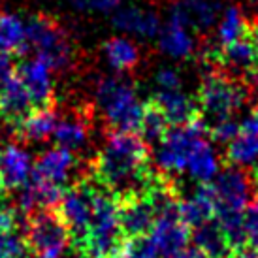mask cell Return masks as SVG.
I'll use <instances>...</instances> for the list:
<instances>
[{
	"instance_id": "1",
	"label": "cell",
	"mask_w": 258,
	"mask_h": 258,
	"mask_svg": "<svg viewBox=\"0 0 258 258\" xmlns=\"http://www.w3.org/2000/svg\"><path fill=\"white\" fill-rule=\"evenodd\" d=\"M94 179L117 200L144 194L157 179L149 145L134 132H109L93 162Z\"/></svg>"
},
{
	"instance_id": "2",
	"label": "cell",
	"mask_w": 258,
	"mask_h": 258,
	"mask_svg": "<svg viewBox=\"0 0 258 258\" xmlns=\"http://www.w3.org/2000/svg\"><path fill=\"white\" fill-rule=\"evenodd\" d=\"M94 108L111 132H140L145 104L140 100L136 85L121 74L98 78L93 91Z\"/></svg>"
},
{
	"instance_id": "3",
	"label": "cell",
	"mask_w": 258,
	"mask_h": 258,
	"mask_svg": "<svg viewBox=\"0 0 258 258\" xmlns=\"http://www.w3.org/2000/svg\"><path fill=\"white\" fill-rule=\"evenodd\" d=\"M126 245L119 221V200L98 185L94 194L93 221L78 252L83 258H119L124 254Z\"/></svg>"
},
{
	"instance_id": "4",
	"label": "cell",
	"mask_w": 258,
	"mask_h": 258,
	"mask_svg": "<svg viewBox=\"0 0 258 258\" xmlns=\"http://www.w3.org/2000/svg\"><path fill=\"white\" fill-rule=\"evenodd\" d=\"M208 126L202 117L194 121L170 126L164 138L155 145L153 160L162 175H181L186 172V166L192 158L194 151L208 140Z\"/></svg>"
},
{
	"instance_id": "5",
	"label": "cell",
	"mask_w": 258,
	"mask_h": 258,
	"mask_svg": "<svg viewBox=\"0 0 258 258\" xmlns=\"http://www.w3.org/2000/svg\"><path fill=\"white\" fill-rule=\"evenodd\" d=\"M198 108L206 126L224 119H236L247 100V89L222 72H208L198 89Z\"/></svg>"
},
{
	"instance_id": "6",
	"label": "cell",
	"mask_w": 258,
	"mask_h": 258,
	"mask_svg": "<svg viewBox=\"0 0 258 258\" xmlns=\"http://www.w3.org/2000/svg\"><path fill=\"white\" fill-rule=\"evenodd\" d=\"M29 47L34 55L43 58L55 72L68 70L74 64L76 49L70 34L60 23L45 14H34L27 19Z\"/></svg>"
},
{
	"instance_id": "7",
	"label": "cell",
	"mask_w": 258,
	"mask_h": 258,
	"mask_svg": "<svg viewBox=\"0 0 258 258\" xmlns=\"http://www.w3.org/2000/svg\"><path fill=\"white\" fill-rule=\"evenodd\" d=\"M209 194L215 206V217L245 215L247 208L256 200V175L236 166H226L209 183Z\"/></svg>"
},
{
	"instance_id": "8",
	"label": "cell",
	"mask_w": 258,
	"mask_h": 258,
	"mask_svg": "<svg viewBox=\"0 0 258 258\" xmlns=\"http://www.w3.org/2000/svg\"><path fill=\"white\" fill-rule=\"evenodd\" d=\"M96 188L98 185L93 183V179L78 181L74 186L66 188L57 206V215L62 219L66 230L70 234L72 245L78 251L85 241L91 221H93Z\"/></svg>"
},
{
	"instance_id": "9",
	"label": "cell",
	"mask_w": 258,
	"mask_h": 258,
	"mask_svg": "<svg viewBox=\"0 0 258 258\" xmlns=\"http://www.w3.org/2000/svg\"><path fill=\"white\" fill-rule=\"evenodd\" d=\"M25 241L34 258H62L72 243L62 219L49 209L30 215Z\"/></svg>"
},
{
	"instance_id": "10",
	"label": "cell",
	"mask_w": 258,
	"mask_h": 258,
	"mask_svg": "<svg viewBox=\"0 0 258 258\" xmlns=\"http://www.w3.org/2000/svg\"><path fill=\"white\" fill-rule=\"evenodd\" d=\"M17 76L29 94L32 108H51L55 96V70L43 58H23L17 64Z\"/></svg>"
},
{
	"instance_id": "11",
	"label": "cell",
	"mask_w": 258,
	"mask_h": 258,
	"mask_svg": "<svg viewBox=\"0 0 258 258\" xmlns=\"http://www.w3.org/2000/svg\"><path fill=\"white\" fill-rule=\"evenodd\" d=\"M224 8L219 0H173L168 8V19L181 23L194 34L215 29Z\"/></svg>"
},
{
	"instance_id": "12",
	"label": "cell",
	"mask_w": 258,
	"mask_h": 258,
	"mask_svg": "<svg viewBox=\"0 0 258 258\" xmlns=\"http://www.w3.org/2000/svg\"><path fill=\"white\" fill-rule=\"evenodd\" d=\"M76 168H78V158L72 151L55 145L43 151L36 158L32 179L58 190H66V185L72 179Z\"/></svg>"
},
{
	"instance_id": "13",
	"label": "cell",
	"mask_w": 258,
	"mask_h": 258,
	"mask_svg": "<svg viewBox=\"0 0 258 258\" xmlns=\"http://www.w3.org/2000/svg\"><path fill=\"white\" fill-rule=\"evenodd\" d=\"M119 221L126 241L149 236L153 224L157 221V211L149 194H134L119 200Z\"/></svg>"
},
{
	"instance_id": "14",
	"label": "cell",
	"mask_w": 258,
	"mask_h": 258,
	"mask_svg": "<svg viewBox=\"0 0 258 258\" xmlns=\"http://www.w3.org/2000/svg\"><path fill=\"white\" fill-rule=\"evenodd\" d=\"M32 155L19 142L0 144V183L6 190H21L32 177Z\"/></svg>"
},
{
	"instance_id": "15",
	"label": "cell",
	"mask_w": 258,
	"mask_h": 258,
	"mask_svg": "<svg viewBox=\"0 0 258 258\" xmlns=\"http://www.w3.org/2000/svg\"><path fill=\"white\" fill-rule=\"evenodd\" d=\"M147 237L157 249L158 256L173 258L177 252L186 249V243L190 239V230L181 221L179 213H166L157 217Z\"/></svg>"
},
{
	"instance_id": "16",
	"label": "cell",
	"mask_w": 258,
	"mask_h": 258,
	"mask_svg": "<svg viewBox=\"0 0 258 258\" xmlns=\"http://www.w3.org/2000/svg\"><path fill=\"white\" fill-rule=\"evenodd\" d=\"M111 23L122 36H136L142 40L157 38L162 29V19L155 10L140 6H122L111 15Z\"/></svg>"
},
{
	"instance_id": "17",
	"label": "cell",
	"mask_w": 258,
	"mask_h": 258,
	"mask_svg": "<svg viewBox=\"0 0 258 258\" xmlns=\"http://www.w3.org/2000/svg\"><path fill=\"white\" fill-rule=\"evenodd\" d=\"M151 102L157 106L170 126H181L186 122L194 121L200 117V108L198 100L192 98L190 94L177 89V91H155Z\"/></svg>"
},
{
	"instance_id": "18",
	"label": "cell",
	"mask_w": 258,
	"mask_h": 258,
	"mask_svg": "<svg viewBox=\"0 0 258 258\" xmlns=\"http://www.w3.org/2000/svg\"><path fill=\"white\" fill-rule=\"evenodd\" d=\"M158 49L166 57L173 60H186L192 58L198 49V40L190 29L183 27L181 23L168 19L162 23V29L158 32Z\"/></svg>"
},
{
	"instance_id": "19",
	"label": "cell",
	"mask_w": 258,
	"mask_h": 258,
	"mask_svg": "<svg viewBox=\"0 0 258 258\" xmlns=\"http://www.w3.org/2000/svg\"><path fill=\"white\" fill-rule=\"evenodd\" d=\"M102 57L115 74L134 72L142 60V49L132 38L111 36L102 43Z\"/></svg>"
},
{
	"instance_id": "20",
	"label": "cell",
	"mask_w": 258,
	"mask_h": 258,
	"mask_svg": "<svg viewBox=\"0 0 258 258\" xmlns=\"http://www.w3.org/2000/svg\"><path fill=\"white\" fill-rule=\"evenodd\" d=\"M57 122L58 115L53 108H34L14 130L27 144H42L53 138Z\"/></svg>"
},
{
	"instance_id": "21",
	"label": "cell",
	"mask_w": 258,
	"mask_h": 258,
	"mask_svg": "<svg viewBox=\"0 0 258 258\" xmlns=\"http://www.w3.org/2000/svg\"><path fill=\"white\" fill-rule=\"evenodd\" d=\"M179 217L190 228H198L215 217V206L208 185H198L190 194L179 198Z\"/></svg>"
},
{
	"instance_id": "22",
	"label": "cell",
	"mask_w": 258,
	"mask_h": 258,
	"mask_svg": "<svg viewBox=\"0 0 258 258\" xmlns=\"http://www.w3.org/2000/svg\"><path fill=\"white\" fill-rule=\"evenodd\" d=\"M53 140H55L57 147L68 149L72 153L85 149L91 142V124L87 121V117H81V115L76 113L58 117Z\"/></svg>"
},
{
	"instance_id": "23",
	"label": "cell",
	"mask_w": 258,
	"mask_h": 258,
	"mask_svg": "<svg viewBox=\"0 0 258 258\" xmlns=\"http://www.w3.org/2000/svg\"><path fill=\"white\" fill-rule=\"evenodd\" d=\"M29 49L27 19L17 14L0 12V55H25Z\"/></svg>"
},
{
	"instance_id": "24",
	"label": "cell",
	"mask_w": 258,
	"mask_h": 258,
	"mask_svg": "<svg viewBox=\"0 0 258 258\" xmlns=\"http://www.w3.org/2000/svg\"><path fill=\"white\" fill-rule=\"evenodd\" d=\"M251 34V25L247 23L243 12L239 6H226L222 10L221 19L215 27V43L217 51L228 47L232 43L243 40Z\"/></svg>"
},
{
	"instance_id": "25",
	"label": "cell",
	"mask_w": 258,
	"mask_h": 258,
	"mask_svg": "<svg viewBox=\"0 0 258 258\" xmlns=\"http://www.w3.org/2000/svg\"><path fill=\"white\" fill-rule=\"evenodd\" d=\"M219 172H221L219 153H217L215 145L209 140H206L198 149L194 151L192 158L186 166L185 175H188L198 185H209L219 175Z\"/></svg>"
},
{
	"instance_id": "26",
	"label": "cell",
	"mask_w": 258,
	"mask_h": 258,
	"mask_svg": "<svg viewBox=\"0 0 258 258\" xmlns=\"http://www.w3.org/2000/svg\"><path fill=\"white\" fill-rule=\"evenodd\" d=\"M194 247L200 249L208 258H230L232 256V245L226 234L222 232L221 224L217 221H209L194 230L192 234Z\"/></svg>"
},
{
	"instance_id": "27",
	"label": "cell",
	"mask_w": 258,
	"mask_h": 258,
	"mask_svg": "<svg viewBox=\"0 0 258 258\" xmlns=\"http://www.w3.org/2000/svg\"><path fill=\"white\" fill-rule=\"evenodd\" d=\"M226 160L230 166L241 168L245 172L256 175L258 172V136L239 132L228 145H226Z\"/></svg>"
},
{
	"instance_id": "28",
	"label": "cell",
	"mask_w": 258,
	"mask_h": 258,
	"mask_svg": "<svg viewBox=\"0 0 258 258\" xmlns=\"http://www.w3.org/2000/svg\"><path fill=\"white\" fill-rule=\"evenodd\" d=\"M170 130V124L166 121V117L162 115V111L153 104V102H147L145 104V111H144V121H142V126H140V138L144 140L147 145H155L164 138V134Z\"/></svg>"
},
{
	"instance_id": "29",
	"label": "cell",
	"mask_w": 258,
	"mask_h": 258,
	"mask_svg": "<svg viewBox=\"0 0 258 258\" xmlns=\"http://www.w3.org/2000/svg\"><path fill=\"white\" fill-rule=\"evenodd\" d=\"M29 247L17 232L0 230V258H29Z\"/></svg>"
},
{
	"instance_id": "30",
	"label": "cell",
	"mask_w": 258,
	"mask_h": 258,
	"mask_svg": "<svg viewBox=\"0 0 258 258\" xmlns=\"http://www.w3.org/2000/svg\"><path fill=\"white\" fill-rule=\"evenodd\" d=\"M208 132L213 142L228 145L239 134V121H236V119H224V121L213 122V124L208 126Z\"/></svg>"
},
{
	"instance_id": "31",
	"label": "cell",
	"mask_w": 258,
	"mask_h": 258,
	"mask_svg": "<svg viewBox=\"0 0 258 258\" xmlns=\"http://www.w3.org/2000/svg\"><path fill=\"white\" fill-rule=\"evenodd\" d=\"M155 83H157V91H177V89H183V79H181L179 72L172 66L158 68L157 76H155Z\"/></svg>"
},
{
	"instance_id": "32",
	"label": "cell",
	"mask_w": 258,
	"mask_h": 258,
	"mask_svg": "<svg viewBox=\"0 0 258 258\" xmlns=\"http://www.w3.org/2000/svg\"><path fill=\"white\" fill-rule=\"evenodd\" d=\"M245 243L258 251V198L245 211Z\"/></svg>"
},
{
	"instance_id": "33",
	"label": "cell",
	"mask_w": 258,
	"mask_h": 258,
	"mask_svg": "<svg viewBox=\"0 0 258 258\" xmlns=\"http://www.w3.org/2000/svg\"><path fill=\"white\" fill-rule=\"evenodd\" d=\"M17 76V64L14 62V57L0 55V91Z\"/></svg>"
},
{
	"instance_id": "34",
	"label": "cell",
	"mask_w": 258,
	"mask_h": 258,
	"mask_svg": "<svg viewBox=\"0 0 258 258\" xmlns=\"http://www.w3.org/2000/svg\"><path fill=\"white\" fill-rule=\"evenodd\" d=\"M239 132L243 134H251V136H258V106L249 109L243 115V119L239 121Z\"/></svg>"
},
{
	"instance_id": "35",
	"label": "cell",
	"mask_w": 258,
	"mask_h": 258,
	"mask_svg": "<svg viewBox=\"0 0 258 258\" xmlns=\"http://www.w3.org/2000/svg\"><path fill=\"white\" fill-rule=\"evenodd\" d=\"M126 0H93L91 12H100V14H113L119 8L124 6Z\"/></svg>"
},
{
	"instance_id": "36",
	"label": "cell",
	"mask_w": 258,
	"mask_h": 258,
	"mask_svg": "<svg viewBox=\"0 0 258 258\" xmlns=\"http://www.w3.org/2000/svg\"><path fill=\"white\" fill-rule=\"evenodd\" d=\"M230 258H258V251L252 249V247H239V249L232 252Z\"/></svg>"
},
{
	"instance_id": "37",
	"label": "cell",
	"mask_w": 258,
	"mask_h": 258,
	"mask_svg": "<svg viewBox=\"0 0 258 258\" xmlns=\"http://www.w3.org/2000/svg\"><path fill=\"white\" fill-rule=\"evenodd\" d=\"M173 258H208V256H206L200 249H196V247H186V249H183L181 252H177Z\"/></svg>"
},
{
	"instance_id": "38",
	"label": "cell",
	"mask_w": 258,
	"mask_h": 258,
	"mask_svg": "<svg viewBox=\"0 0 258 258\" xmlns=\"http://www.w3.org/2000/svg\"><path fill=\"white\" fill-rule=\"evenodd\" d=\"M66 2L81 12H91V6H93V0H66Z\"/></svg>"
},
{
	"instance_id": "39",
	"label": "cell",
	"mask_w": 258,
	"mask_h": 258,
	"mask_svg": "<svg viewBox=\"0 0 258 258\" xmlns=\"http://www.w3.org/2000/svg\"><path fill=\"white\" fill-rule=\"evenodd\" d=\"M251 36H252V42H254V47H256V55H258V25L251 29Z\"/></svg>"
},
{
	"instance_id": "40",
	"label": "cell",
	"mask_w": 258,
	"mask_h": 258,
	"mask_svg": "<svg viewBox=\"0 0 258 258\" xmlns=\"http://www.w3.org/2000/svg\"><path fill=\"white\" fill-rule=\"evenodd\" d=\"M4 192H6V188L2 186V183H0V200H2V196H4Z\"/></svg>"
},
{
	"instance_id": "41",
	"label": "cell",
	"mask_w": 258,
	"mask_h": 258,
	"mask_svg": "<svg viewBox=\"0 0 258 258\" xmlns=\"http://www.w3.org/2000/svg\"><path fill=\"white\" fill-rule=\"evenodd\" d=\"M119 258H132V256H128V254H122V256H119Z\"/></svg>"
},
{
	"instance_id": "42",
	"label": "cell",
	"mask_w": 258,
	"mask_h": 258,
	"mask_svg": "<svg viewBox=\"0 0 258 258\" xmlns=\"http://www.w3.org/2000/svg\"><path fill=\"white\" fill-rule=\"evenodd\" d=\"M0 117H2V113H0Z\"/></svg>"
}]
</instances>
